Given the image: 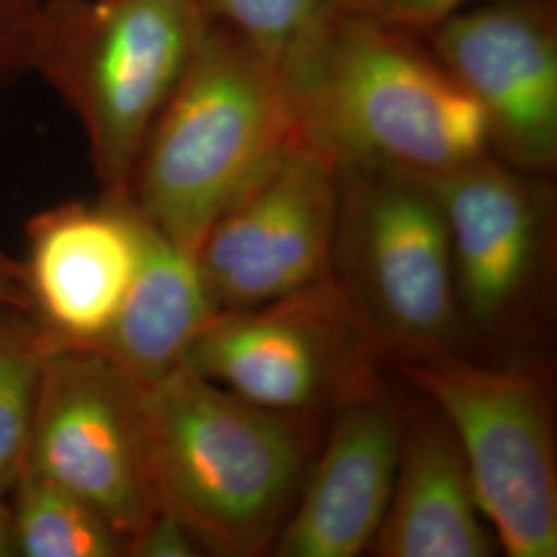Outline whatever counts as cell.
Returning <instances> with one entry per match:
<instances>
[{"mask_svg":"<svg viewBox=\"0 0 557 557\" xmlns=\"http://www.w3.org/2000/svg\"><path fill=\"white\" fill-rule=\"evenodd\" d=\"M283 73L292 137L335 165L428 180L490 153L478 103L418 32L333 7Z\"/></svg>","mask_w":557,"mask_h":557,"instance_id":"6da1fadb","label":"cell"},{"mask_svg":"<svg viewBox=\"0 0 557 557\" xmlns=\"http://www.w3.org/2000/svg\"><path fill=\"white\" fill-rule=\"evenodd\" d=\"M143 411L160 508L205 556L271 554L326 419L264 409L188 363L143 386Z\"/></svg>","mask_w":557,"mask_h":557,"instance_id":"7a4b0ae2","label":"cell"},{"mask_svg":"<svg viewBox=\"0 0 557 557\" xmlns=\"http://www.w3.org/2000/svg\"><path fill=\"white\" fill-rule=\"evenodd\" d=\"M289 139L281 60L211 23L147 133L128 199L197 259L211 223Z\"/></svg>","mask_w":557,"mask_h":557,"instance_id":"3957f363","label":"cell"},{"mask_svg":"<svg viewBox=\"0 0 557 557\" xmlns=\"http://www.w3.org/2000/svg\"><path fill=\"white\" fill-rule=\"evenodd\" d=\"M209 25L195 0H40L23 21V77L38 75L77 116L101 195L128 197L147 133Z\"/></svg>","mask_w":557,"mask_h":557,"instance_id":"277c9868","label":"cell"},{"mask_svg":"<svg viewBox=\"0 0 557 557\" xmlns=\"http://www.w3.org/2000/svg\"><path fill=\"white\" fill-rule=\"evenodd\" d=\"M331 275L393 361L455 354L465 337L450 236L423 178L337 165Z\"/></svg>","mask_w":557,"mask_h":557,"instance_id":"5b68a950","label":"cell"},{"mask_svg":"<svg viewBox=\"0 0 557 557\" xmlns=\"http://www.w3.org/2000/svg\"><path fill=\"white\" fill-rule=\"evenodd\" d=\"M457 436L481 512L504 554L557 556V453L549 380L455 354L398 363Z\"/></svg>","mask_w":557,"mask_h":557,"instance_id":"8992f818","label":"cell"},{"mask_svg":"<svg viewBox=\"0 0 557 557\" xmlns=\"http://www.w3.org/2000/svg\"><path fill=\"white\" fill-rule=\"evenodd\" d=\"M386 361L333 275L248 310L218 312L184 359L255 405L314 418L386 391Z\"/></svg>","mask_w":557,"mask_h":557,"instance_id":"52a82bcc","label":"cell"},{"mask_svg":"<svg viewBox=\"0 0 557 557\" xmlns=\"http://www.w3.org/2000/svg\"><path fill=\"white\" fill-rule=\"evenodd\" d=\"M444 213L465 333L517 343L547 308L556 252V188L492 153L425 180Z\"/></svg>","mask_w":557,"mask_h":557,"instance_id":"ba28073f","label":"cell"},{"mask_svg":"<svg viewBox=\"0 0 557 557\" xmlns=\"http://www.w3.org/2000/svg\"><path fill=\"white\" fill-rule=\"evenodd\" d=\"M89 504L128 543L160 510L147 453L143 386L87 347L46 361L25 467Z\"/></svg>","mask_w":557,"mask_h":557,"instance_id":"9c48e42d","label":"cell"},{"mask_svg":"<svg viewBox=\"0 0 557 557\" xmlns=\"http://www.w3.org/2000/svg\"><path fill=\"white\" fill-rule=\"evenodd\" d=\"M337 207V165L292 137L200 244L197 264L215 310H248L331 277Z\"/></svg>","mask_w":557,"mask_h":557,"instance_id":"30bf717a","label":"cell"},{"mask_svg":"<svg viewBox=\"0 0 557 557\" xmlns=\"http://www.w3.org/2000/svg\"><path fill=\"white\" fill-rule=\"evenodd\" d=\"M478 103L490 153L531 174L557 165V0H479L421 32Z\"/></svg>","mask_w":557,"mask_h":557,"instance_id":"8fae6325","label":"cell"},{"mask_svg":"<svg viewBox=\"0 0 557 557\" xmlns=\"http://www.w3.org/2000/svg\"><path fill=\"white\" fill-rule=\"evenodd\" d=\"M140 213L128 197L64 200L32 215L21 260L29 308L54 349L108 331L139 260Z\"/></svg>","mask_w":557,"mask_h":557,"instance_id":"7c38bea8","label":"cell"},{"mask_svg":"<svg viewBox=\"0 0 557 557\" xmlns=\"http://www.w3.org/2000/svg\"><path fill=\"white\" fill-rule=\"evenodd\" d=\"M331 418L273 556L356 557L379 533L397 475L405 411L382 391Z\"/></svg>","mask_w":557,"mask_h":557,"instance_id":"4fadbf2b","label":"cell"},{"mask_svg":"<svg viewBox=\"0 0 557 557\" xmlns=\"http://www.w3.org/2000/svg\"><path fill=\"white\" fill-rule=\"evenodd\" d=\"M498 541L481 512L460 444L421 397L405 413L397 475L370 545L379 557H490Z\"/></svg>","mask_w":557,"mask_h":557,"instance_id":"5bb4252c","label":"cell"},{"mask_svg":"<svg viewBox=\"0 0 557 557\" xmlns=\"http://www.w3.org/2000/svg\"><path fill=\"white\" fill-rule=\"evenodd\" d=\"M215 314L197 259L140 215L135 275L112 324L87 349L114 361L140 386H151L184 363Z\"/></svg>","mask_w":557,"mask_h":557,"instance_id":"9a60e30c","label":"cell"},{"mask_svg":"<svg viewBox=\"0 0 557 557\" xmlns=\"http://www.w3.org/2000/svg\"><path fill=\"white\" fill-rule=\"evenodd\" d=\"M15 556L119 557L126 541L83 499L23 469L9 498Z\"/></svg>","mask_w":557,"mask_h":557,"instance_id":"2e32d148","label":"cell"},{"mask_svg":"<svg viewBox=\"0 0 557 557\" xmlns=\"http://www.w3.org/2000/svg\"><path fill=\"white\" fill-rule=\"evenodd\" d=\"M54 345L27 308L0 301V499L25 467L46 361Z\"/></svg>","mask_w":557,"mask_h":557,"instance_id":"e0dca14e","label":"cell"},{"mask_svg":"<svg viewBox=\"0 0 557 557\" xmlns=\"http://www.w3.org/2000/svg\"><path fill=\"white\" fill-rule=\"evenodd\" d=\"M209 23L232 27L275 59H287L333 9L331 0H195Z\"/></svg>","mask_w":557,"mask_h":557,"instance_id":"ac0fdd59","label":"cell"},{"mask_svg":"<svg viewBox=\"0 0 557 557\" xmlns=\"http://www.w3.org/2000/svg\"><path fill=\"white\" fill-rule=\"evenodd\" d=\"M333 7L411 32H425L479 0H331Z\"/></svg>","mask_w":557,"mask_h":557,"instance_id":"d6986e66","label":"cell"},{"mask_svg":"<svg viewBox=\"0 0 557 557\" xmlns=\"http://www.w3.org/2000/svg\"><path fill=\"white\" fill-rule=\"evenodd\" d=\"M124 556L197 557L205 556L197 539L172 512L160 508L139 531L128 539Z\"/></svg>","mask_w":557,"mask_h":557,"instance_id":"ffe728a7","label":"cell"},{"mask_svg":"<svg viewBox=\"0 0 557 557\" xmlns=\"http://www.w3.org/2000/svg\"><path fill=\"white\" fill-rule=\"evenodd\" d=\"M40 0H0V85H9L23 77L21 71V25Z\"/></svg>","mask_w":557,"mask_h":557,"instance_id":"44dd1931","label":"cell"},{"mask_svg":"<svg viewBox=\"0 0 557 557\" xmlns=\"http://www.w3.org/2000/svg\"><path fill=\"white\" fill-rule=\"evenodd\" d=\"M0 557H15L13 524L7 499H0Z\"/></svg>","mask_w":557,"mask_h":557,"instance_id":"7402d4cb","label":"cell"}]
</instances>
